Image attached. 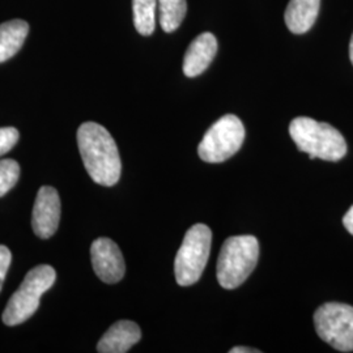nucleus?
<instances>
[{
  "label": "nucleus",
  "mask_w": 353,
  "mask_h": 353,
  "mask_svg": "<svg viewBox=\"0 0 353 353\" xmlns=\"http://www.w3.org/2000/svg\"><path fill=\"white\" fill-rule=\"evenodd\" d=\"M77 145L89 176L99 185L114 186L122 172V163L113 137L96 122H85L77 130Z\"/></svg>",
  "instance_id": "nucleus-1"
},
{
  "label": "nucleus",
  "mask_w": 353,
  "mask_h": 353,
  "mask_svg": "<svg viewBox=\"0 0 353 353\" xmlns=\"http://www.w3.org/2000/svg\"><path fill=\"white\" fill-rule=\"evenodd\" d=\"M290 138L299 150L312 160L339 161L347 153V143L335 127L309 117L294 118L290 125Z\"/></svg>",
  "instance_id": "nucleus-2"
},
{
  "label": "nucleus",
  "mask_w": 353,
  "mask_h": 353,
  "mask_svg": "<svg viewBox=\"0 0 353 353\" xmlns=\"http://www.w3.org/2000/svg\"><path fill=\"white\" fill-rule=\"evenodd\" d=\"M259 258V242L254 236L228 239L217 261V280L225 290H234L250 276Z\"/></svg>",
  "instance_id": "nucleus-3"
},
{
  "label": "nucleus",
  "mask_w": 353,
  "mask_h": 353,
  "mask_svg": "<svg viewBox=\"0 0 353 353\" xmlns=\"http://www.w3.org/2000/svg\"><path fill=\"white\" fill-rule=\"evenodd\" d=\"M55 279L57 272L51 265H41L32 268L3 312L4 325L17 326L33 316L39 306L41 296L50 290Z\"/></svg>",
  "instance_id": "nucleus-4"
},
{
  "label": "nucleus",
  "mask_w": 353,
  "mask_h": 353,
  "mask_svg": "<svg viewBox=\"0 0 353 353\" xmlns=\"http://www.w3.org/2000/svg\"><path fill=\"white\" fill-rule=\"evenodd\" d=\"M211 242L212 232L207 225L195 224L188 230L174 262V274L179 285L189 287L201 279L210 258Z\"/></svg>",
  "instance_id": "nucleus-5"
},
{
  "label": "nucleus",
  "mask_w": 353,
  "mask_h": 353,
  "mask_svg": "<svg viewBox=\"0 0 353 353\" xmlns=\"http://www.w3.org/2000/svg\"><path fill=\"white\" fill-rule=\"evenodd\" d=\"M245 140V127L240 118L227 114L216 121L204 134L198 147L199 157L205 163H224L240 151Z\"/></svg>",
  "instance_id": "nucleus-6"
},
{
  "label": "nucleus",
  "mask_w": 353,
  "mask_h": 353,
  "mask_svg": "<svg viewBox=\"0 0 353 353\" xmlns=\"http://www.w3.org/2000/svg\"><path fill=\"white\" fill-rule=\"evenodd\" d=\"M316 334L323 341L341 352L353 351V306L327 303L314 313Z\"/></svg>",
  "instance_id": "nucleus-7"
},
{
  "label": "nucleus",
  "mask_w": 353,
  "mask_h": 353,
  "mask_svg": "<svg viewBox=\"0 0 353 353\" xmlns=\"http://www.w3.org/2000/svg\"><path fill=\"white\" fill-rule=\"evenodd\" d=\"M92 265L96 275L106 284L121 281L126 272V265L118 245L106 237L97 239L90 246Z\"/></svg>",
  "instance_id": "nucleus-8"
},
{
  "label": "nucleus",
  "mask_w": 353,
  "mask_h": 353,
  "mask_svg": "<svg viewBox=\"0 0 353 353\" xmlns=\"http://www.w3.org/2000/svg\"><path fill=\"white\" fill-rule=\"evenodd\" d=\"M59 220L61 198L58 191L51 186H42L38 190L32 214V227L36 236L42 240L52 237L59 227Z\"/></svg>",
  "instance_id": "nucleus-9"
},
{
  "label": "nucleus",
  "mask_w": 353,
  "mask_h": 353,
  "mask_svg": "<svg viewBox=\"0 0 353 353\" xmlns=\"http://www.w3.org/2000/svg\"><path fill=\"white\" fill-rule=\"evenodd\" d=\"M217 52V39L212 33H202L190 43L183 58V74L195 77L203 74Z\"/></svg>",
  "instance_id": "nucleus-10"
},
{
  "label": "nucleus",
  "mask_w": 353,
  "mask_h": 353,
  "mask_svg": "<svg viewBox=\"0 0 353 353\" xmlns=\"http://www.w3.org/2000/svg\"><path fill=\"white\" fill-rule=\"evenodd\" d=\"M141 338V331L135 322L119 321L103 334L97 351L100 353H126Z\"/></svg>",
  "instance_id": "nucleus-11"
},
{
  "label": "nucleus",
  "mask_w": 353,
  "mask_h": 353,
  "mask_svg": "<svg viewBox=\"0 0 353 353\" xmlns=\"http://www.w3.org/2000/svg\"><path fill=\"white\" fill-rule=\"evenodd\" d=\"M321 0H290L284 20L292 33L303 34L314 26Z\"/></svg>",
  "instance_id": "nucleus-12"
},
{
  "label": "nucleus",
  "mask_w": 353,
  "mask_h": 353,
  "mask_svg": "<svg viewBox=\"0 0 353 353\" xmlns=\"http://www.w3.org/2000/svg\"><path fill=\"white\" fill-rule=\"evenodd\" d=\"M29 33V24L14 19L0 24V63L11 59L23 48Z\"/></svg>",
  "instance_id": "nucleus-13"
},
{
  "label": "nucleus",
  "mask_w": 353,
  "mask_h": 353,
  "mask_svg": "<svg viewBox=\"0 0 353 353\" xmlns=\"http://www.w3.org/2000/svg\"><path fill=\"white\" fill-rule=\"evenodd\" d=\"M157 7L160 26L166 33L178 29L188 12L186 0H157Z\"/></svg>",
  "instance_id": "nucleus-14"
},
{
  "label": "nucleus",
  "mask_w": 353,
  "mask_h": 353,
  "mask_svg": "<svg viewBox=\"0 0 353 353\" xmlns=\"http://www.w3.org/2000/svg\"><path fill=\"white\" fill-rule=\"evenodd\" d=\"M157 0H132L134 26L141 36H151L156 28Z\"/></svg>",
  "instance_id": "nucleus-15"
},
{
  "label": "nucleus",
  "mask_w": 353,
  "mask_h": 353,
  "mask_svg": "<svg viewBox=\"0 0 353 353\" xmlns=\"http://www.w3.org/2000/svg\"><path fill=\"white\" fill-rule=\"evenodd\" d=\"M20 178V165L12 159L0 160V198L16 186Z\"/></svg>",
  "instance_id": "nucleus-16"
},
{
  "label": "nucleus",
  "mask_w": 353,
  "mask_h": 353,
  "mask_svg": "<svg viewBox=\"0 0 353 353\" xmlns=\"http://www.w3.org/2000/svg\"><path fill=\"white\" fill-rule=\"evenodd\" d=\"M20 139V132L14 127H0V156L8 153Z\"/></svg>",
  "instance_id": "nucleus-17"
},
{
  "label": "nucleus",
  "mask_w": 353,
  "mask_h": 353,
  "mask_svg": "<svg viewBox=\"0 0 353 353\" xmlns=\"http://www.w3.org/2000/svg\"><path fill=\"white\" fill-rule=\"evenodd\" d=\"M11 261H12V254L10 252V249L4 245H0V290L4 284L7 272L10 270Z\"/></svg>",
  "instance_id": "nucleus-18"
},
{
  "label": "nucleus",
  "mask_w": 353,
  "mask_h": 353,
  "mask_svg": "<svg viewBox=\"0 0 353 353\" xmlns=\"http://www.w3.org/2000/svg\"><path fill=\"white\" fill-rule=\"evenodd\" d=\"M343 224H344V228L348 230V233H351L353 236V205L347 211V214H344Z\"/></svg>",
  "instance_id": "nucleus-19"
},
{
  "label": "nucleus",
  "mask_w": 353,
  "mask_h": 353,
  "mask_svg": "<svg viewBox=\"0 0 353 353\" xmlns=\"http://www.w3.org/2000/svg\"><path fill=\"white\" fill-rule=\"evenodd\" d=\"M230 353H259L261 351L258 350H254V348H246V347H234L232 348Z\"/></svg>",
  "instance_id": "nucleus-20"
},
{
  "label": "nucleus",
  "mask_w": 353,
  "mask_h": 353,
  "mask_svg": "<svg viewBox=\"0 0 353 353\" xmlns=\"http://www.w3.org/2000/svg\"><path fill=\"white\" fill-rule=\"evenodd\" d=\"M350 58H351V62L353 64V34L351 38V43H350Z\"/></svg>",
  "instance_id": "nucleus-21"
}]
</instances>
